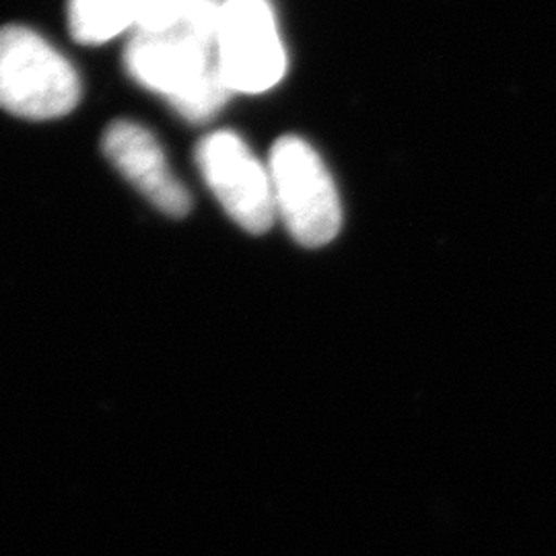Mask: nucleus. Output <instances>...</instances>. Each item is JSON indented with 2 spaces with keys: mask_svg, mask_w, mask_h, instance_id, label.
<instances>
[{
  "mask_svg": "<svg viewBox=\"0 0 556 556\" xmlns=\"http://www.w3.org/2000/svg\"><path fill=\"white\" fill-rule=\"evenodd\" d=\"M277 217L305 248H321L342 227L337 184L318 151L295 135L280 137L268 160Z\"/></svg>",
  "mask_w": 556,
  "mask_h": 556,
  "instance_id": "nucleus-3",
  "label": "nucleus"
},
{
  "mask_svg": "<svg viewBox=\"0 0 556 556\" xmlns=\"http://www.w3.org/2000/svg\"><path fill=\"white\" fill-rule=\"evenodd\" d=\"M215 56L231 91L264 93L277 87L287 71V52L268 0L223 2Z\"/></svg>",
  "mask_w": 556,
  "mask_h": 556,
  "instance_id": "nucleus-4",
  "label": "nucleus"
},
{
  "mask_svg": "<svg viewBox=\"0 0 556 556\" xmlns=\"http://www.w3.org/2000/svg\"><path fill=\"white\" fill-rule=\"evenodd\" d=\"M103 153L144 199L169 217H184L192 197L174 174L157 137L130 119H116L103 132Z\"/></svg>",
  "mask_w": 556,
  "mask_h": 556,
  "instance_id": "nucleus-6",
  "label": "nucleus"
},
{
  "mask_svg": "<svg viewBox=\"0 0 556 556\" xmlns=\"http://www.w3.org/2000/svg\"><path fill=\"white\" fill-rule=\"evenodd\" d=\"M71 36L85 46H100L118 38L135 25L128 0H68Z\"/></svg>",
  "mask_w": 556,
  "mask_h": 556,
  "instance_id": "nucleus-7",
  "label": "nucleus"
},
{
  "mask_svg": "<svg viewBox=\"0 0 556 556\" xmlns=\"http://www.w3.org/2000/svg\"><path fill=\"white\" fill-rule=\"evenodd\" d=\"M200 176L241 229L258 236L273 227L277 206L270 172L248 142L231 130H215L197 147Z\"/></svg>",
  "mask_w": 556,
  "mask_h": 556,
  "instance_id": "nucleus-5",
  "label": "nucleus"
},
{
  "mask_svg": "<svg viewBox=\"0 0 556 556\" xmlns=\"http://www.w3.org/2000/svg\"><path fill=\"white\" fill-rule=\"evenodd\" d=\"M124 64L132 79L165 96L190 122L213 118L231 91L220 77L215 46L179 27L163 34L139 31L126 46Z\"/></svg>",
  "mask_w": 556,
  "mask_h": 556,
  "instance_id": "nucleus-1",
  "label": "nucleus"
},
{
  "mask_svg": "<svg viewBox=\"0 0 556 556\" xmlns=\"http://www.w3.org/2000/svg\"><path fill=\"white\" fill-rule=\"evenodd\" d=\"M75 66L29 27H0V108L13 116L50 119L77 108Z\"/></svg>",
  "mask_w": 556,
  "mask_h": 556,
  "instance_id": "nucleus-2",
  "label": "nucleus"
},
{
  "mask_svg": "<svg viewBox=\"0 0 556 556\" xmlns=\"http://www.w3.org/2000/svg\"><path fill=\"white\" fill-rule=\"evenodd\" d=\"M135 27L144 34H163L178 25L186 0H128Z\"/></svg>",
  "mask_w": 556,
  "mask_h": 556,
  "instance_id": "nucleus-8",
  "label": "nucleus"
}]
</instances>
